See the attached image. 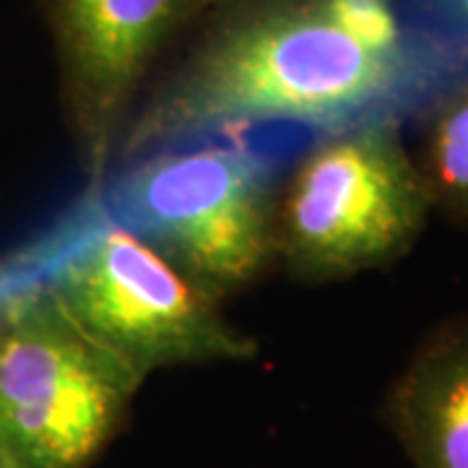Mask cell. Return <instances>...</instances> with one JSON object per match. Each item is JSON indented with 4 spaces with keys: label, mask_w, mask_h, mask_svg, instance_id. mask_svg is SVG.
Returning <instances> with one entry per match:
<instances>
[{
    "label": "cell",
    "mask_w": 468,
    "mask_h": 468,
    "mask_svg": "<svg viewBox=\"0 0 468 468\" xmlns=\"http://www.w3.org/2000/svg\"><path fill=\"white\" fill-rule=\"evenodd\" d=\"M196 21L193 45L144 91L115 165L268 122L323 133L399 112L451 66L396 0H208Z\"/></svg>",
    "instance_id": "6da1fadb"
},
{
    "label": "cell",
    "mask_w": 468,
    "mask_h": 468,
    "mask_svg": "<svg viewBox=\"0 0 468 468\" xmlns=\"http://www.w3.org/2000/svg\"><path fill=\"white\" fill-rule=\"evenodd\" d=\"M89 196L218 302L273 266L276 162L239 138L135 156Z\"/></svg>",
    "instance_id": "7a4b0ae2"
},
{
    "label": "cell",
    "mask_w": 468,
    "mask_h": 468,
    "mask_svg": "<svg viewBox=\"0 0 468 468\" xmlns=\"http://www.w3.org/2000/svg\"><path fill=\"white\" fill-rule=\"evenodd\" d=\"M432 201L401 115L323 131L279 185L273 266L302 284H335L414 250Z\"/></svg>",
    "instance_id": "3957f363"
},
{
    "label": "cell",
    "mask_w": 468,
    "mask_h": 468,
    "mask_svg": "<svg viewBox=\"0 0 468 468\" xmlns=\"http://www.w3.org/2000/svg\"><path fill=\"white\" fill-rule=\"evenodd\" d=\"M79 227L39 284L138 383L169 367L258 359V341L224 315L221 302L107 217L94 196Z\"/></svg>",
    "instance_id": "277c9868"
},
{
    "label": "cell",
    "mask_w": 468,
    "mask_h": 468,
    "mask_svg": "<svg viewBox=\"0 0 468 468\" xmlns=\"http://www.w3.org/2000/svg\"><path fill=\"white\" fill-rule=\"evenodd\" d=\"M141 385L39 282L16 286L0 331V448L21 466H91L125 424Z\"/></svg>",
    "instance_id": "5b68a950"
},
{
    "label": "cell",
    "mask_w": 468,
    "mask_h": 468,
    "mask_svg": "<svg viewBox=\"0 0 468 468\" xmlns=\"http://www.w3.org/2000/svg\"><path fill=\"white\" fill-rule=\"evenodd\" d=\"M50 32L66 125L97 190L172 39L208 0H34Z\"/></svg>",
    "instance_id": "8992f818"
},
{
    "label": "cell",
    "mask_w": 468,
    "mask_h": 468,
    "mask_svg": "<svg viewBox=\"0 0 468 468\" xmlns=\"http://www.w3.org/2000/svg\"><path fill=\"white\" fill-rule=\"evenodd\" d=\"M380 419L409 468H468V310L421 335L385 390Z\"/></svg>",
    "instance_id": "52a82bcc"
},
{
    "label": "cell",
    "mask_w": 468,
    "mask_h": 468,
    "mask_svg": "<svg viewBox=\"0 0 468 468\" xmlns=\"http://www.w3.org/2000/svg\"><path fill=\"white\" fill-rule=\"evenodd\" d=\"M411 154L432 214L468 229V73L442 86L421 107Z\"/></svg>",
    "instance_id": "ba28073f"
},
{
    "label": "cell",
    "mask_w": 468,
    "mask_h": 468,
    "mask_svg": "<svg viewBox=\"0 0 468 468\" xmlns=\"http://www.w3.org/2000/svg\"><path fill=\"white\" fill-rule=\"evenodd\" d=\"M414 32L451 66L468 63V0H396Z\"/></svg>",
    "instance_id": "9c48e42d"
},
{
    "label": "cell",
    "mask_w": 468,
    "mask_h": 468,
    "mask_svg": "<svg viewBox=\"0 0 468 468\" xmlns=\"http://www.w3.org/2000/svg\"><path fill=\"white\" fill-rule=\"evenodd\" d=\"M16 292V284H8V282H0V331L5 325V318H8V310H11V297Z\"/></svg>",
    "instance_id": "30bf717a"
},
{
    "label": "cell",
    "mask_w": 468,
    "mask_h": 468,
    "mask_svg": "<svg viewBox=\"0 0 468 468\" xmlns=\"http://www.w3.org/2000/svg\"><path fill=\"white\" fill-rule=\"evenodd\" d=\"M0 468H24V466L18 463L16 458L11 455V452L3 451V448H0Z\"/></svg>",
    "instance_id": "8fae6325"
}]
</instances>
